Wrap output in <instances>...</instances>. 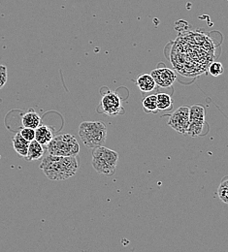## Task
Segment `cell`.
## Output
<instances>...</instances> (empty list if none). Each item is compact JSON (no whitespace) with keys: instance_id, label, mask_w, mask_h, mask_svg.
Returning <instances> with one entry per match:
<instances>
[{"instance_id":"cell-1","label":"cell","mask_w":228,"mask_h":252,"mask_svg":"<svg viewBox=\"0 0 228 252\" xmlns=\"http://www.w3.org/2000/svg\"><path fill=\"white\" fill-rule=\"evenodd\" d=\"M39 167L49 180L65 181L76 175L79 163L76 157H55L48 154Z\"/></svg>"},{"instance_id":"cell-2","label":"cell","mask_w":228,"mask_h":252,"mask_svg":"<svg viewBox=\"0 0 228 252\" xmlns=\"http://www.w3.org/2000/svg\"><path fill=\"white\" fill-rule=\"evenodd\" d=\"M79 136L86 147H103L107 138V127L101 122H84L79 126Z\"/></svg>"},{"instance_id":"cell-3","label":"cell","mask_w":228,"mask_h":252,"mask_svg":"<svg viewBox=\"0 0 228 252\" xmlns=\"http://www.w3.org/2000/svg\"><path fill=\"white\" fill-rule=\"evenodd\" d=\"M119 163V154L108 148L98 147L93 151L92 164L98 174L113 176Z\"/></svg>"},{"instance_id":"cell-4","label":"cell","mask_w":228,"mask_h":252,"mask_svg":"<svg viewBox=\"0 0 228 252\" xmlns=\"http://www.w3.org/2000/svg\"><path fill=\"white\" fill-rule=\"evenodd\" d=\"M47 152L55 157H76L80 152V145L75 136L63 134L54 137L47 145Z\"/></svg>"},{"instance_id":"cell-5","label":"cell","mask_w":228,"mask_h":252,"mask_svg":"<svg viewBox=\"0 0 228 252\" xmlns=\"http://www.w3.org/2000/svg\"><path fill=\"white\" fill-rule=\"evenodd\" d=\"M99 109L101 113L109 117L119 116L124 113L122 98L115 92H108L102 96Z\"/></svg>"},{"instance_id":"cell-6","label":"cell","mask_w":228,"mask_h":252,"mask_svg":"<svg viewBox=\"0 0 228 252\" xmlns=\"http://www.w3.org/2000/svg\"><path fill=\"white\" fill-rule=\"evenodd\" d=\"M205 124V108L200 104L190 107V127L187 134L192 137L202 135Z\"/></svg>"},{"instance_id":"cell-7","label":"cell","mask_w":228,"mask_h":252,"mask_svg":"<svg viewBox=\"0 0 228 252\" xmlns=\"http://www.w3.org/2000/svg\"><path fill=\"white\" fill-rule=\"evenodd\" d=\"M168 126L180 134L186 135L190 127V107L178 108L168 120Z\"/></svg>"},{"instance_id":"cell-8","label":"cell","mask_w":228,"mask_h":252,"mask_svg":"<svg viewBox=\"0 0 228 252\" xmlns=\"http://www.w3.org/2000/svg\"><path fill=\"white\" fill-rule=\"evenodd\" d=\"M151 75L154 78L157 84V87H160L163 89L170 88L171 86H173V84L177 79L175 72L172 69L167 67L157 68L153 70Z\"/></svg>"},{"instance_id":"cell-9","label":"cell","mask_w":228,"mask_h":252,"mask_svg":"<svg viewBox=\"0 0 228 252\" xmlns=\"http://www.w3.org/2000/svg\"><path fill=\"white\" fill-rule=\"evenodd\" d=\"M136 86L144 94L152 93L157 88V84H156L154 78L152 77V75H150V74L139 75L136 80Z\"/></svg>"},{"instance_id":"cell-10","label":"cell","mask_w":228,"mask_h":252,"mask_svg":"<svg viewBox=\"0 0 228 252\" xmlns=\"http://www.w3.org/2000/svg\"><path fill=\"white\" fill-rule=\"evenodd\" d=\"M54 137V130L49 126L41 125L35 129V140L43 146H47Z\"/></svg>"},{"instance_id":"cell-11","label":"cell","mask_w":228,"mask_h":252,"mask_svg":"<svg viewBox=\"0 0 228 252\" xmlns=\"http://www.w3.org/2000/svg\"><path fill=\"white\" fill-rule=\"evenodd\" d=\"M13 143V148L15 150V152L22 158H27L28 156V152H29V148H30V143L29 141H27L22 135L21 133H17L12 140Z\"/></svg>"},{"instance_id":"cell-12","label":"cell","mask_w":228,"mask_h":252,"mask_svg":"<svg viewBox=\"0 0 228 252\" xmlns=\"http://www.w3.org/2000/svg\"><path fill=\"white\" fill-rule=\"evenodd\" d=\"M22 125L26 128L36 129L38 126H41V118L36 112L31 110L23 116Z\"/></svg>"},{"instance_id":"cell-13","label":"cell","mask_w":228,"mask_h":252,"mask_svg":"<svg viewBox=\"0 0 228 252\" xmlns=\"http://www.w3.org/2000/svg\"><path fill=\"white\" fill-rule=\"evenodd\" d=\"M45 154V149L44 146L38 143L36 140H33L30 143V148L28 152L27 159L29 161H33V160H38L42 158Z\"/></svg>"},{"instance_id":"cell-14","label":"cell","mask_w":228,"mask_h":252,"mask_svg":"<svg viewBox=\"0 0 228 252\" xmlns=\"http://www.w3.org/2000/svg\"><path fill=\"white\" fill-rule=\"evenodd\" d=\"M142 106L147 114H158L160 112L158 108V97L157 94H151L146 96L142 100Z\"/></svg>"},{"instance_id":"cell-15","label":"cell","mask_w":228,"mask_h":252,"mask_svg":"<svg viewBox=\"0 0 228 252\" xmlns=\"http://www.w3.org/2000/svg\"><path fill=\"white\" fill-rule=\"evenodd\" d=\"M158 97V108L160 111H170L173 109V99L167 94H159Z\"/></svg>"},{"instance_id":"cell-16","label":"cell","mask_w":228,"mask_h":252,"mask_svg":"<svg viewBox=\"0 0 228 252\" xmlns=\"http://www.w3.org/2000/svg\"><path fill=\"white\" fill-rule=\"evenodd\" d=\"M218 195L224 203L228 204V176L222 180L218 189Z\"/></svg>"},{"instance_id":"cell-17","label":"cell","mask_w":228,"mask_h":252,"mask_svg":"<svg viewBox=\"0 0 228 252\" xmlns=\"http://www.w3.org/2000/svg\"><path fill=\"white\" fill-rule=\"evenodd\" d=\"M208 71L213 77H220L221 75L224 74L225 68H224V65L221 63H212L209 65Z\"/></svg>"},{"instance_id":"cell-18","label":"cell","mask_w":228,"mask_h":252,"mask_svg":"<svg viewBox=\"0 0 228 252\" xmlns=\"http://www.w3.org/2000/svg\"><path fill=\"white\" fill-rule=\"evenodd\" d=\"M21 135L29 142H32L33 140H35V129H32V128H26L24 127L21 130Z\"/></svg>"},{"instance_id":"cell-19","label":"cell","mask_w":228,"mask_h":252,"mask_svg":"<svg viewBox=\"0 0 228 252\" xmlns=\"http://www.w3.org/2000/svg\"><path fill=\"white\" fill-rule=\"evenodd\" d=\"M8 80V73H7V67L4 65H0V90L4 88Z\"/></svg>"}]
</instances>
